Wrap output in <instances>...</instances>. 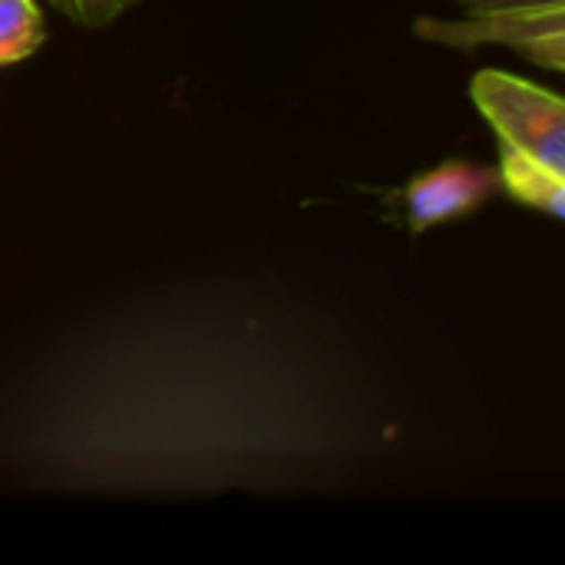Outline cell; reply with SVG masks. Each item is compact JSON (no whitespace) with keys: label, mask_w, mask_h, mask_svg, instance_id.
<instances>
[{"label":"cell","mask_w":565,"mask_h":565,"mask_svg":"<svg viewBox=\"0 0 565 565\" xmlns=\"http://www.w3.org/2000/svg\"><path fill=\"white\" fill-rule=\"evenodd\" d=\"M470 96L503 146L565 175V103L559 93L516 73L480 70L470 83Z\"/></svg>","instance_id":"1"},{"label":"cell","mask_w":565,"mask_h":565,"mask_svg":"<svg viewBox=\"0 0 565 565\" xmlns=\"http://www.w3.org/2000/svg\"><path fill=\"white\" fill-rule=\"evenodd\" d=\"M417 33L434 43L473 50L487 43L513 46L546 70L565 66V7L467 13L463 20H417Z\"/></svg>","instance_id":"2"},{"label":"cell","mask_w":565,"mask_h":565,"mask_svg":"<svg viewBox=\"0 0 565 565\" xmlns=\"http://www.w3.org/2000/svg\"><path fill=\"white\" fill-rule=\"evenodd\" d=\"M500 192V172L473 159H447L404 189V215L414 235L460 222Z\"/></svg>","instance_id":"3"},{"label":"cell","mask_w":565,"mask_h":565,"mask_svg":"<svg viewBox=\"0 0 565 565\" xmlns=\"http://www.w3.org/2000/svg\"><path fill=\"white\" fill-rule=\"evenodd\" d=\"M500 189L516 199L520 205L526 209H536L550 218H563L565 215V175L543 166L540 159L513 149V146H503L500 142Z\"/></svg>","instance_id":"4"},{"label":"cell","mask_w":565,"mask_h":565,"mask_svg":"<svg viewBox=\"0 0 565 565\" xmlns=\"http://www.w3.org/2000/svg\"><path fill=\"white\" fill-rule=\"evenodd\" d=\"M43 13L36 0H0V66L20 63L43 46Z\"/></svg>","instance_id":"5"},{"label":"cell","mask_w":565,"mask_h":565,"mask_svg":"<svg viewBox=\"0 0 565 565\" xmlns=\"http://www.w3.org/2000/svg\"><path fill=\"white\" fill-rule=\"evenodd\" d=\"M63 17H70L79 26H103L132 10L139 0H50Z\"/></svg>","instance_id":"6"},{"label":"cell","mask_w":565,"mask_h":565,"mask_svg":"<svg viewBox=\"0 0 565 565\" xmlns=\"http://www.w3.org/2000/svg\"><path fill=\"white\" fill-rule=\"evenodd\" d=\"M467 13H497V10H536V7H565V0H454Z\"/></svg>","instance_id":"7"}]
</instances>
